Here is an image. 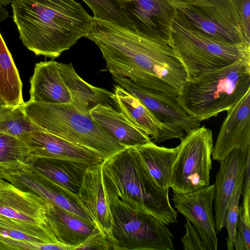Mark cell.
Listing matches in <instances>:
<instances>
[{
	"label": "cell",
	"instance_id": "29",
	"mask_svg": "<svg viewBox=\"0 0 250 250\" xmlns=\"http://www.w3.org/2000/svg\"><path fill=\"white\" fill-rule=\"evenodd\" d=\"M21 105L8 106L0 100V132L21 139L25 132L42 130L26 116Z\"/></svg>",
	"mask_w": 250,
	"mask_h": 250
},
{
	"label": "cell",
	"instance_id": "22",
	"mask_svg": "<svg viewBox=\"0 0 250 250\" xmlns=\"http://www.w3.org/2000/svg\"><path fill=\"white\" fill-rule=\"evenodd\" d=\"M3 179L20 188L32 191L45 200L91 222L72 199L35 173L27 165L5 171Z\"/></svg>",
	"mask_w": 250,
	"mask_h": 250
},
{
	"label": "cell",
	"instance_id": "23",
	"mask_svg": "<svg viewBox=\"0 0 250 250\" xmlns=\"http://www.w3.org/2000/svg\"><path fill=\"white\" fill-rule=\"evenodd\" d=\"M46 215L47 224L57 241L74 250L95 228L91 222L47 201Z\"/></svg>",
	"mask_w": 250,
	"mask_h": 250
},
{
	"label": "cell",
	"instance_id": "19",
	"mask_svg": "<svg viewBox=\"0 0 250 250\" xmlns=\"http://www.w3.org/2000/svg\"><path fill=\"white\" fill-rule=\"evenodd\" d=\"M27 166L74 201L84 171L89 167L72 161L34 157H31Z\"/></svg>",
	"mask_w": 250,
	"mask_h": 250
},
{
	"label": "cell",
	"instance_id": "27",
	"mask_svg": "<svg viewBox=\"0 0 250 250\" xmlns=\"http://www.w3.org/2000/svg\"><path fill=\"white\" fill-rule=\"evenodd\" d=\"M22 88L18 70L0 33V100L8 106L22 105Z\"/></svg>",
	"mask_w": 250,
	"mask_h": 250
},
{
	"label": "cell",
	"instance_id": "11",
	"mask_svg": "<svg viewBox=\"0 0 250 250\" xmlns=\"http://www.w3.org/2000/svg\"><path fill=\"white\" fill-rule=\"evenodd\" d=\"M74 201L94 227L112 242V219L103 182L102 164L86 168Z\"/></svg>",
	"mask_w": 250,
	"mask_h": 250
},
{
	"label": "cell",
	"instance_id": "4",
	"mask_svg": "<svg viewBox=\"0 0 250 250\" xmlns=\"http://www.w3.org/2000/svg\"><path fill=\"white\" fill-rule=\"evenodd\" d=\"M250 90V59L240 60L187 80L177 96L180 105L200 122L234 105Z\"/></svg>",
	"mask_w": 250,
	"mask_h": 250
},
{
	"label": "cell",
	"instance_id": "12",
	"mask_svg": "<svg viewBox=\"0 0 250 250\" xmlns=\"http://www.w3.org/2000/svg\"><path fill=\"white\" fill-rule=\"evenodd\" d=\"M172 0H124L122 9L135 30L168 42L176 13Z\"/></svg>",
	"mask_w": 250,
	"mask_h": 250
},
{
	"label": "cell",
	"instance_id": "20",
	"mask_svg": "<svg viewBox=\"0 0 250 250\" xmlns=\"http://www.w3.org/2000/svg\"><path fill=\"white\" fill-rule=\"evenodd\" d=\"M61 75L71 95V104L82 113L90 114L98 105L111 107L119 111L114 93L94 86L83 80L72 64L59 63Z\"/></svg>",
	"mask_w": 250,
	"mask_h": 250
},
{
	"label": "cell",
	"instance_id": "42",
	"mask_svg": "<svg viewBox=\"0 0 250 250\" xmlns=\"http://www.w3.org/2000/svg\"><path fill=\"white\" fill-rule=\"evenodd\" d=\"M118 0V1H119L120 2V1H124V0Z\"/></svg>",
	"mask_w": 250,
	"mask_h": 250
},
{
	"label": "cell",
	"instance_id": "1",
	"mask_svg": "<svg viewBox=\"0 0 250 250\" xmlns=\"http://www.w3.org/2000/svg\"><path fill=\"white\" fill-rule=\"evenodd\" d=\"M85 38L97 45L112 75L150 91L181 94L187 74L167 41L93 17Z\"/></svg>",
	"mask_w": 250,
	"mask_h": 250
},
{
	"label": "cell",
	"instance_id": "21",
	"mask_svg": "<svg viewBox=\"0 0 250 250\" xmlns=\"http://www.w3.org/2000/svg\"><path fill=\"white\" fill-rule=\"evenodd\" d=\"M54 61L41 62L35 64L30 80L29 101L46 104H71L70 92Z\"/></svg>",
	"mask_w": 250,
	"mask_h": 250
},
{
	"label": "cell",
	"instance_id": "34",
	"mask_svg": "<svg viewBox=\"0 0 250 250\" xmlns=\"http://www.w3.org/2000/svg\"><path fill=\"white\" fill-rule=\"evenodd\" d=\"M243 188V200L239 208L243 218L250 221V149L246 158Z\"/></svg>",
	"mask_w": 250,
	"mask_h": 250
},
{
	"label": "cell",
	"instance_id": "13",
	"mask_svg": "<svg viewBox=\"0 0 250 250\" xmlns=\"http://www.w3.org/2000/svg\"><path fill=\"white\" fill-rule=\"evenodd\" d=\"M214 193L211 185L189 193H174L171 198L177 212L193 226L207 250H217L218 247L212 212Z\"/></svg>",
	"mask_w": 250,
	"mask_h": 250
},
{
	"label": "cell",
	"instance_id": "25",
	"mask_svg": "<svg viewBox=\"0 0 250 250\" xmlns=\"http://www.w3.org/2000/svg\"><path fill=\"white\" fill-rule=\"evenodd\" d=\"M90 115L99 126L126 147H136L151 141L122 113L111 107L98 105L91 110Z\"/></svg>",
	"mask_w": 250,
	"mask_h": 250
},
{
	"label": "cell",
	"instance_id": "32",
	"mask_svg": "<svg viewBox=\"0 0 250 250\" xmlns=\"http://www.w3.org/2000/svg\"><path fill=\"white\" fill-rule=\"evenodd\" d=\"M91 249L114 250L110 239L96 228L76 249V250Z\"/></svg>",
	"mask_w": 250,
	"mask_h": 250
},
{
	"label": "cell",
	"instance_id": "40",
	"mask_svg": "<svg viewBox=\"0 0 250 250\" xmlns=\"http://www.w3.org/2000/svg\"><path fill=\"white\" fill-rule=\"evenodd\" d=\"M13 0H0V5L2 6H6L10 3H11Z\"/></svg>",
	"mask_w": 250,
	"mask_h": 250
},
{
	"label": "cell",
	"instance_id": "31",
	"mask_svg": "<svg viewBox=\"0 0 250 250\" xmlns=\"http://www.w3.org/2000/svg\"><path fill=\"white\" fill-rule=\"evenodd\" d=\"M244 178L238 182L229 202L225 219V226L228 237L226 238L228 250H233V241L237 231V224L239 213V200L242 193Z\"/></svg>",
	"mask_w": 250,
	"mask_h": 250
},
{
	"label": "cell",
	"instance_id": "10",
	"mask_svg": "<svg viewBox=\"0 0 250 250\" xmlns=\"http://www.w3.org/2000/svg\"><path fill=\"white\" fill-rule=\"evenodd\" d=\"M112 78L147 108L172 139L181 140L185 136L184 132L188 133L200 126V122L191 118L180 105L177 96L147 90L124 77L112 75Z\"/></svg>",
	"mask_w": 250,
	"mask_h": 250
},
{
	"label": "cell",
	"instance_id": "28",
	"mask_svg": "<svg viewBox=\"0 0 250 250\" xmlns=\"http://www.w3.org/2000/svg\"><path fill=\"white\" fill-rule=\"evenodd\" d=\"M31 158L27 147L21 139L0 132V167L4 171L27 165Z\"/></svg>",
	"mask_w": 250,
	"mask_h": 250
},
{
	"label": "cell",
	"instance_id": "24",
	"mask_svg": "<svg viewBox=\"0 0 250 250\" xmlns=\"http://www.w3.org/2000/svg\"><path fill=\"white\" fill-rule=\"evenodd\" d=\"M114 92L119 111L148 135L153 142L160 143L172 139L165 126L137 98L118 84L114 86Z\"/></svg>",
	"mask_w": 250,
	"mask_h": 250
},
{
	"label": "cell",
	"instance_id": "41",
	"mask_svg": "<svg viewBox=\"0 0 250 250\" xmlns=\"http://www.w3.org/2000/svg\"><path fill=\"white\" fill-rule=\"evenodd\" d=\"M4 170L0 167V182H1L3 179V173Z\"/></svg>",
	"mask_w": 250,
	"mask_h": 250
},
{
	"label": "cell",
	"instance_id": "16",
	"mask_svg": "<svg viewBox=\"0 0 250 250\" xmlns=\"http://www.w3.org/2000/svg\"><path fill=\"white\" fill-rule=\"evenodd\" d=\"M250 147V90L227 110L212 156L214 160L220 162L236 148L247 151Z\"/></svg>",
	"mask_w": 250,
	"mask_h": 250
},
{
	"label": "cell",
	"instance_id": "26",
	"mask_svg": "<svg viewBox=\"0 0 250 250\" xmlns=\"http://www.w3.org/2000/svg\"><path fill=\"white\" fill-rule=\"evenodd\" d=\"M140 161L155 184L163 190L169 189L172 167L178 147L158 146L153 141L135 147Z\"/></svg>",
	"mask_w": 250,
	"mask_h": 250
},
{
	"label": "cell",
	"instance_id": "8",
	"mask_svg": "<svg viewBox=\"0 0 250 250\" xmlns=\"http://www.w3.org/2000/svg\"><path fill=\"white\" fill-rule=\"evenodd\" d=\"M180 140L172 167L169 188L173 193L187 194L209 185L212 132L205 126H200L187 133Z\"/></svg>",
	"mask_w": 250,
	"mask_h": 250
},
{
	"label": "cell",
	"instance_id": "39",
	"mask_svg": "<svg viewBox=\"0 0 250 250\" xmlns=\"http://www.w3.org/2000/svg\"><path fill=\"white\" fill-rule=\"evenodd\" d=\"M8 17V13L3 7V6L0 5V21L5 20Z\"/></svg>",
	"mask_w": 250,
	"mask_h": 250
},
{
	"label": "cell",
	"instance_id": "36",
	"mask_svg": "<svg viewBox=\"0 0 250 250\" xmlns=\"http://www.w3.org/2000/svg\"><path fill=\"white\" fill-rule=\"evenodd\" d=\"M237 230L244 241L246 250H250V221L243 218L240 209Z\"/></svg>",
	"mask_w": 250,
	"mask_h": 250
},
{
	"label": "cell",
	"instance_id": "18",
	"mask_svg": "<svg viewBox=\"0 0 250 250\" xmlns=\"http://www.w3.org/2000/svg\"><path fill=\"white\" fill-rule=\"evenodd\" d=\"M236 148L220 162L219 170L215 177L214 225L216 233L225 226L227 209L239 181L244 177L246 158L249 150Z\"/></svg>",
	"mask_w": 250,
	"mask_h": 250
},
{
	"label": "cell",
	"instance_id": "35",
	"mask_svg": "<svg viewBox=\"0 0 250 250\" xmlns=\"http://www.w3.org/2000/svg\"><path fill=\"white\" fill-rule=\"evenodd\" d=\"M242 32L246 41L250 43V0H238Z\"/></svg>",
	"mask_w": 250,
	"mask_h": 250
},
{
	"label": "cell",
	"instance_id": "38",
	"mask_svg": "<svg viewBox=\"0 0 250 250\" xmlns=\"http://www.w3.org/2000/svg\"><path fill=\"white\" fill-rule=\"evenodd\" d=\"M233 243L236 250H246L244 241L237 230Z\"/></svg>",
	"mask_w": 250,
	"mask_h": 250
},
{
	"label": "cell",
	"instance_id": "3",
	"mask_svg": "<svg viewBox=\"0 0 250 250\" xmlns=\"http://www.w3.org/2000/svg\"><path fill=\"white\" fill-rule=\"evenodd\" d=\"M106 195L138 208L167 226L177 222L169 189L157 186L143 165L135 147H126L102 164Z\"/></svg>",
	"mask_w": 250,
	"mask_h": 250
},
{
	"label": "cell",
	"instance_id": "9",
	"mask_svg": "<svg viewBox=\"0 0 250 250\" xmlns=\"http://www.w3.org/2000/svg\"><path fill=\"white\" fill-rule=\"evenodd\" d=\"M177 11L193 27L216 38L234 43H248L244 36L238 0H213L212 5L197 6L172 0Z\"/></svg>",
	"mask_w": 250,
	"mask_h": 250
},
{
	"label": "cell",
	"instance_id": "15",
	"mask_svg": "<svg viewBox=\"0 0 250 250\" xmlns=\"http://www.w3.org/2000/svg\"><path fill=\"white\" fill-rule=\"evenodd\" d=\"M70 250L59 243L48 226L20 222L0 214V250Z\"/></svg>",
	"mask_w": 250,
	"mask_h": 250
},
{
	"label": "cell",
	"instance_id": "5",
	"mask_svg": "<svg viewBox=\"0 0 250 250\" xmlns=\"http://www.w3.org/2000/svg\"><path fill=\"white\" fill-rule=\"evenodd\" d=\"M26 116L45 131L99 154L104 160L126 147L99 126L90 114L71 104L29 101L21 105Z\"/></svg>",
	"mask_w": 250,
	"mask_h": 250
},
{
	"label": "cell",
	"instance_id": "37",
	"mask_svg": "<svg viewBox=\"0 0 250 250\" xmlns=\"http://www.w3.org/2000/svg\"><path fill=\"white\" fill-rule=\"evenodd\" d=\"M189 4L197 6H208L212 5L213 0H182Z\"/></svg>",
	"mask_w": 250,
	"mask_h": 250
},
{
	"label": "cell",
	"instance_id": "2",
	"mask_svg": "<svg viewBox=\"0 0 250 250\" xmlns=\"http://www.w3.org/2000/svg\"><path fill=\"white\" fill-rule=\"evenodd\" d=\"M13 21L24 45L56 58L85 37L93 17L75 0H14Z\"/></svg>",
	"mask_w": 250,
	"mask_h": 250
},
{
	"label": "cell",
	"instance_id": "7",
	"mask_svg": "<svg viewBox=\"0 0 250 250\" xmlns=\"http://www.w3.org/2000/svg\"><path fill=\"white\" fill-rule=\"evenodd\" d=\"M107 198L112 219L114 250H174L173 236L166 225L116 197Z\"/></svg>",
	"mask_w": 250,
	"mask_h": 250
},
{
	"label": "cell",
	"instance_id": "14",
	"mask_svg": "<svg viewBox=\"0 0 250 250\" xmlns=\"http://www.w3.org/2000/svg\"><path fill=\"white\" fill-rule=\"evenodd\" d=\"M21 139L27 147L31 157L66 160L89 166L102 164L104 161L94 151L43 129L25 132Z\"/></svg>",
	"mask_w": 250,
	"mask_h": 250
},
{
	"label": "cell",
	"instance_id": "33",
	"mask_svg": "<svg viewBox=\"0 0 250 250\" xmlns=\"http://www.w3.org/2000/svg\"><path fill=\"white\" fill-rule=\"evenodd\" d=\"M186 234L182 238L185 250H207L199 233L191 223L186 219L184 224Z\"/></svg>",
	"mask_w": 250,
	"mask_h": 250
},
{
	"label": "cell",
	"instance_id": "17",
	"mask_svg": "<svg viewBox=\"0 0 250 250\" xmlns=\"http://www.w3.org/2000/svg\"><path fill=\"white\" fill-rule=\"evenodd\" d=\"M46 205V200L32 191L4 179L0 182V215L27 224L48 226Z\"/></svg>",
	"mask_w": 250,
	"mask_h": 250
},
{
	"label": "cell",
	"instance_id": "30",
	"mask_svg": "<svg viewBox=\"0 0 250 250\" xmlns=\"http://www.w3.org/2000/svg\"><path fill=\"white\" fill-rule=\"evenodd\" d=\"M91 9L93 17L116 23L133 30V27L117 0H83Z\"/></svg>",
	"mask_w": 250,
	"mask_h": 250
},
{
	"label": "cell",
	"instance_id": "6",
	"mask_svg": "<svg viewBox=\"0 0 250 250\" xmlns=\"http://www.w3.org/2000/svg\"><path fill=\"white\" fill-rule=\"evenodd\" d=\"M168 42L182 63L187 80L250 59V44L216 38L191 25L176 10Z\"/></svg>",
	"mask_w": 250,
	"mask_h": 250
}]
</instances>
